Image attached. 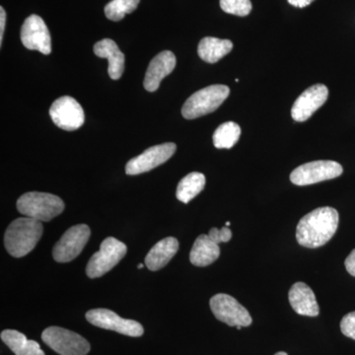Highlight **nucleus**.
Instances as JSON below:
<instances>
[{
    "label": "nucleus",
    "mask_w": 355,
    "mask_h": 355,
    "mask_svg": "<svg viewBox=\"0 0 355 355\" xmlns=\"http://www.w3.org/2000/svg\"><path fill=\"white\" fill-rule=\"evenodd\" d=\"M338 220V212L333 207H320L306 214L296 227L299 245L310 249L324 246L336 234Z\"/></svg>",
    "instance_id": "obj_1"
},
{
    "label": "nucleus",
    "mask_w": 355,
    "mask_h": 355,
    "mask_svg": "<svg viewBox=\"0 0 355 355\" xmlns=\"http://www.w3.org/2000/svg\"><path fill=\"white\" fill-rule=\"evenodd\" d=\"M43 232L41 221L26 216L15 219L4 234L7 252L14 258H22L35 249Z\"/></svg>",
    "instance_id": "obj_2"
},
{
    "label": "nucleus",
    "mask_w": 355,
    "mask_h": 355,
    "mask_svg": "<svg viewBox=\"0 0 355 355\" xmlns=\"http://www.w3.org/2000/svg\"><path fill=\"white\" fill-rule=\"evenodd\" d=\"M21 214L41 222L51 221L64 210V202L58 196L39 191H30L17 200Z\"/></svg>",
    "instance_id": "obj_3"
},
{
    "label": "nucleus",
    "mask_w": 355,
    "mask_h": 355,
    "mask_svg": "<svg viewBox=\"0 0 355 355\" xmlns=\"http://www.w3.org/2000/svg\"><path fill=\"white\" fill-rule=\"evenodd\" d=\"M230 93L228 86L216 84L193 93L184 102L182 114L187 120H193L205 114L212 113L227 99Z\"/></svg>",
    "instance_id": "obj_4"
},
{
    "label": "nucleus",
    "mask_w": 355,
    "mask_h": 355,
    "mask_svg": "<svg viewBox=\"0 0 355 355\" xmlns=\"http://www.w3.org/2000/svg\"><path fill=\"white\" fill-rule=\"evenodd\" d=\"M128 248L116 238L108 237L102 242L101 248L93 254L86 266V275L90 279L101 277L114 268L127 254Z\"/></svg>",
    "instance_id": "obj_5"
},
{
    "label": "nucleus",
    "mask_w": 355,
    "mask_h": 355,
    "mask_svg": "<svg viewBox=\"0 0 355 355\" xmlns=\"http://www.w3.org/2000/svg\"><path fill=\"white\" fill-rule=\"evenodd\" d=\"M42 340L60 355H86L90 352V345L83 336L60 327L46 329Z\"/></svg>",
    "instance_id": "obj_6"
},
{
    "label": "nucleus",
    "mask_w": 355,
    "mask_h": 355,
    "mask_svg": "<svg viewBox=\"0 0 355 355\" xmlns=\"http://www.w3.org/2000/svg\"><path fill=\"white\" fill-rule=\"evenodd\" d=\"M343 171L342 165L336 161H313L293 170L291 175V181L297 186H309L340 177Z\"/></svg>",
    "instance_id": "obj_7"
},
{
    "label": "nucleus",
    "mask_w": 355,
    "mask_h": 355,
    "mask_svg": "<svg viewBox=\"0 0 355 355\" xmlns=\"http://www.w3.org/2000/svg\"><path fill=\"white\" fill-rule=\"evenodd\" d=\"M209 305L216 319L228 326L249 327L253 322L246 308L228 294H216L210 299Z\"/></svg>",
    "instance_id": "obj_8"
},
{
    "label": "nucleus",
    "mask_w": 355,
    "mask_h": 355,
    "mask_svg": "<svg viewBox=\"0 0 355 355\" xmlns=\"http://www.w3.org/2000/svg\"><path fill=\"white\" fill-rule=\"evenodd\" d=\"M91 230L85 224L72 226L65 231L53 250V257L58 263H69L83 252L90 238Z\"/></svg>",
    "instance_id": "obj_9"
},
{
    "label": "nucleus",
    "mask_w": 355,
    "mask_h": 355,
    "mask_svg": "<svg viewBox=\"0 0 355 355\" xmlns=\"http://www.w3.org/2000/svg\"><path fill=\"white\" fill-rule=\"evenodd\" d=\"M86 319L89 323L98 328L116 331L121 335L128 336H141L144 335V327L139 322L123 319L113 311L108 309H93L86 313Z\"/></svg>",
    "instance_id": "obj_10"
},
{
    "label": "nucleus",
    "mask_w": 355,
    "mask_h": 355,
    "mask_svg": "<svg viewBox=\"0 0 355 355\" xmlns=\"http://www.w3.org/2000/svg\"><path fill=\"white\" fill-rule=\"evenodd\" d=\"M50 116L57 127L67 132L78 130L85 121L83 107L69 96L58 98L53 103Z\"/></svg>",
    "instance_id": "obj_11"
},
{
    "label": "nucleus",
    "mask_w": 355,
    "mask_h": 355,
    "mask_svg": "<svg viewBox=\"0 0 355 355\" xmlns=\"http://www.w3.org/2000/svg\"><path fill=\"white\" fill-rule=\"evenodd\" d=\"M177 146L173 142L149 147L144 153L130 159L125 166V173L130 176L149 172L162 165L176 153Z\"/></svg>",
    "instance_id": "obj_12"
},
{
    "label": "nucleus",
    "mask_w": 355,
    "mask_h": 355,
    "mask_svg": "<svg viewBox=\"0 0 355 355\" xmlns=\"http://www.w3.org/2000/svg\"><path fill=\"white\" fill-rule=\"evenodd\" d=\"M21 41L26 49L44 55L51 53V38L46 23L36 14L29 16L21 28Z\"/></svg>",
    "instance_id": "obj_13"
},
{
    "label": "nucleus",
    "mask_w": 355,
    "mask_h": 355,
    "mask_svg": "<svg viewBox=\"0 0 355 355\" xmlns=\"http://www.w3.org/2000/svg\"><path fill=\"white\" fill-rule=\"evenodd\" d=\"M328 97L329 89L324 84L311 86L294 102L291 109L292 119L296 121H307L323 106Z\"/></svg>",
    "instance_id": "obj_14"
},
{
    "label": "nucleus",
    "mask_w": 355,
    "mask_h": 355,
    "mask_svg": "<svg viewBox=\"0 0 355 355\" xmlns=\"http://www.w3.org/2000/svg\"><path fill=\"white\" fill-rule=\"evenodd\" d=\"M175 67H176V57L172 51H164L158 53L151 60L147 69L144 83L146 90L148 92H155L160 86L161 81L172 73Z\"/></svg>",
    "instance_id": "obj_15"
},
{
    "label": "nucleus",
    "mask_w": 355,
    "mask_h": 355,
    "mask_svg": "<svg viewBox=\"0 0 355 355\" xmlns=\"http://www.w3.org/2000/svg\"><path fill=\"white\" fill-rule=\"evenodd\" d=\"M291 307L301 316L316 317L320 308L314 292L304 282H296L288 292Z\"/></svg>",
    "instance_id": "obj_16"
},
{
    "label": "nucleus",
    "mask_w": 355,
    "mask_h": 355,
    "mask_svg": "<svg viewBox=\"0 0 355 355\" xmlns=\"http://www.w3.org/2000/svg\"><path fill=\"white\" fill-rule=\"evenodd\" d=\"M93 51L97 57L108 58L110 77L113 80L120 79L125 70V55L121 53L118 44L113 40L103 39L94 44Z\"/></svg>",
    "instance_id": "obj_17"
},
{
    "label": "nucleus",
    "mask_w": 355,
    "mask_h": 355,
    "mask_svg": "<svg viewBox=\"0 0 355 355\" xmlns=\"http://www.w3.org/2000/svg\"><path fill=\"white\" fill-rule=\"evenodd\" d=\"M179 250V242L176 238L167 237L161 240L153 247L146 258L147 268L156 272L164 268Z\"/></svg>",
    "instance_id": "obj_18"
},
{
    "label": "nucleus",
    "mask_w": 355,
    "mask_h": 355,
    "mask_svg": "<svg viewBox=\"0 0 355 355\" xmlns=\"http://www.w3.org/2000/svg\"><path fill=\"white\" fill-rule=\"evenodd\" d=\"M220 256L218 244L212 241L209 235L198 236L191 248L190 261L193 266H207L214 263Z\"/></svg>",
    "instance_id": "obj_19"
},
{
    "label": "nucleus",
    "mask_w": 355,
    "mask_h": 355,
    "mask_svg": "<svg viewBox=\"0 0 355 355\" xmlns=\"http://www.w3.org/2000/svg\"><path fill=\"white\" fill-rule=\"evenodd\" d=\"M233 49V43L229 40L205 37L198 44V53L200 58L209 64H216L228 55Z\"/></svg>",
    "instance_id": "obj_20"
},
{
    "label": "nucleus",
    "mask_w": 355,
    "mask_h": 355,
    "mask_svg": "<svg viewBox=\"0 0 355 355\" xmlns=\"http://www.w3.org/2000/svg\"><path fill=\"white\" fill-rule=\"evenodd\" d=\"M1 340L15 355H44L38 343L28 340L24 334L20 331H3L1 333Z\"/></svg>",
    "instance_id": "obj_21"
},
{
    "label": "nucleus",
    "mask_w": 355,
    "mask_h": 355,
    "mask_svg": "<svg viewBox=\"0 0 355 355\" xmlns=\"http://www.w3.org/2000/svg\"><path fill=\"white\" fill-rule=\"evenodd\" d=\"M205 186V177L202 173L193 172L180 181L177 187V198L183 203H189L197 197Z\"/></svg>",
    "instance_id": "obj_22"
},
{
    "label": "nucleus",
    "mask_w": 355,
    "mask_h": 355,
    "mask_svg": "<svg viewBox=\"0 0 355 355\" xmlns=\"http://www.w3.org/2000/svg\"><path fill=\"white\" fill-rule=\"evenodd\" d=\"M241 135V128L234 121L222 123L214 133L212 140L218 149H230L237 144Z\"/></svg>",
    "instance_id": "obj_23"
},
{
    "label": "nucleus",
    "mask_w": 355,
    "mask_h": 355,
    "mask_svg": "<svg viewBox=\"0 0 355 355\" xmlns=\"http://www.w3.org/2000/svg\"><path fill=\"white\" fill-rule=\"evenodd\" d=\"M140 0H112L105 6V15L108 19L119 22L137 8Z\"/></svg>",
    "instance_id": "obj_24"
},
{
    "label": "nucleus",
    "mask_w": 355,
    "mask_h": 355,
    "mask_svg": "<svg viewBox=\"0 0 355 355\" xmlns=\"http://www.w3.org/2000/svg\"><path fill=\"white\" fill-rule=\"evenodd\" d=\"M220 7L224 12L244 17L251 12L252 2L250 0H220Z\"/></svg>",
    "instance_id": "obj_25"
},
{
    "label": "nucleus",
    "mask_w": 355,
    "mask_h": 355,
    "mask_svg": "<svg viewBox=\"0 0 355 355\" xmlns=\"http://www.w3.org/2000/svg\"><path fill=\"white\" fill-rule=\"evenodd\" d=\"M340 330L343 335L355 340V311L343 318Z\"/></svg>",
    "instance_id": "obj_26"
},
{
    "label": "nucleus",
    "mask_w": 355,
    "mask_h": 355,
    "mask_svg": "<svg viewBox=\"0 0 355 355\" xmlns=\"http://www.w3.org/2000/svg\"><path fill=\"white\" fill-rule=\"evenodd\" d=\"M209 236L212 241H214L216 244L219 245L220 243L230 241L231 238H232V232H231L230 228L225 226V227L221 229H210Z\"/></svg>",
    "instance_id": "obj_27"
},
{
    "label": "nucleus",
    "mask_w": 355,
    "mask_h": 355,
    "mask_svg": "<svg viewBox=\"0 0 355 355\" xmlns=\"http://www.w3.org/2000/svg\"><path fill=\"white\" fill-rule=\"evenodd\" d=\"M345 265L349 275L355 277V249L347 257V260L345 261Z\"/></svg>",
    "instance_id": "obj_28"
},
{
    "label": "nucleus",
    "mask_w": 355,
    "mask_h": 355,
    "mask_svg": "<svg viewBox=\"0 0 355 355\" xmlns=\"http://www.w3.org/2000/svg\"><path fill=\"white\" fill-rule=\"evenodd\" d=\"M6 12L3 7H0V46L3 42L4 29H6Z\"/></svg>",
    "instance_id": "obj_29"
},
{
    "label": "nucleus",
    "mask_w": 355,
    "mask_h": 355,
    "mask_svg": "<svg viewBox=\"0 0 355 355\" xmlns=\"http://www.w3.org/2000/svg\"><path fill=\"white\" fill-rule=\"evenodd\" d=\"M287 1H288L291 6L303 8V7L309 6L314 0H287Z\"/></svg>",
    "instance_id": "obj_30"
},
{
    "label": "nucleus",
    "mask_w": 355,
    "mask_h": 355,
    "mask_svg": "<svg viewBox=\"0 0 355 355\" xmlns=\"http://www.w3.org/2000/svg\"><path fill=\"white\" fill-rule=\"evenodd\" d=\"M275 355H288L286 354V352H277V354H275Z\"/></svg>",
    "instance_id": "obj_31"
},
{
    "label": "nucleus",
    "mask_w": 355,
    "mask_h": 355,
    "mask_svg": "<svg viewBox=\"0 0 355 355\" xmlns=\"http://www.w3.org/2000/svg\"><path fill=\"white\" fill-rule=\"evenodd\" d=\"M144 263H140V265L139 266V268H144Z\"/></svg>",
    "instance_id": "obj_32"
},
{
    "label": "nucleus",
    "mask_w": 355,
    "mask_h": 355,
    "mask_svg": "<svg viewBox=\"0 0 355 355\" xmlns=\"http://www.w3.org/2000/svg\"><path fill=\"white\" fill-rule=\"evenodd\" d=\"M236 328H237V330H241L242 327L241 326H237V327H236Z\"/></svg>",
    "instance_id": "obj_33"
},
{
    "label": "nucleus",
    "mask_w": 355,
    "mask_h": 355,
    "mask_svg": "<svg viewBox=\"0 0 355 355\" xmlns=\"http://www.w3.org/2000/svg\"><path fill=\"white\" fill-rule=\"evenodd\" d=\"M226 226L229 227V226H230V222H226Z\"/></svg>",
    "instance_id": "obj_34"
}]
</instances>
